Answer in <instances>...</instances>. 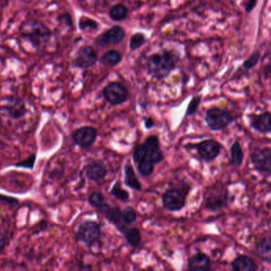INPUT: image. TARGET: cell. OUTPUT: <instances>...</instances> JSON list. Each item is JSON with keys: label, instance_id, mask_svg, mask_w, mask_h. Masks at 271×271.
I'll list each match as a JSON object with an SVG mask.
<instances>
[{"label": "cell", "instance_id": "33", "mask_svg": "<svg viewBox=\"0 0 271 271\" xmlns=\"http://www.w3.org/2000/svg\"><path fill=\"white\" fill-rule=\"evenodd\" d=\"M201 96H194L193 99H191L190 103L188 104V108L186 110V116H191L197 112V108L199 105L201 104Z\"/></svg>", "mask_w": 271, "mask_h": 271}, {"label": "cell", "instance_id": "22", "mask_svg": "<svg viewBox=\"0 0 271 271\" xmlns=\"http://www.w3.org/2000/svg\"><path fill=\"white\" fill-rule=\"evenodd\" d=\"M122 60V55L118 50H111L102 56L101 62L105 66L114 67Z\"/></svg>", "mask_w": 271, "mask_h": 271}, {"label": "cell", "instance_id": "32", "mask_svg": "<svg viewBox=\"0 0 271 271\" xmlns=\"http://www.w3.org/2000/svg\"><path fill=\"white\" fill-rule=\"evenodd\" d=\"M259 59H260V52L259 51H255L250 57L247 60H245L244 62L242 63V68L249 70L258 64Z\"/></svg>", "mask_w": 271, "mask_h": 271}, {"label": "cell", "instance_id": "5", "mask_svg": "<svg viewBox=\"0 0 271 271\" xmlns=\"http://www.w3.org/2000/svg\"><path fill=\"white\" fill-rule=\"evenodd\" d=\"M101 236V228L95 221H85L79 226L76 233L78 241L84 242L88 246H92L99 242Z\"/></svg>", "mask_w": 271, "mask_h": 271}, {"label": "cell", "instance_id": "28", "mask_svg": "<svg viewBox=\"0 0 271 271\" xmlns=\"http://www.w3.org/2000/svg\"><path fill=\"white\" fill-rule=\"evenodd\" d=\"M79 27L82 31H87V30H95L98 29L99 24L97 22H95L93 19L88 18V17L82 16L79 21Z\"/></svg>", "mask_w": 271, "mask_h": 271}, {"label": "cell", "instance_id": "26", "mask_svg": "<svg viewBox=\"0 0 271 271\" xmlns=\"http://www.w3.org/2000/svg\"><path fill=\"white\" fill-rule=\"evenodd\" d=\"M154 166H155V164L151 162L149 158H145L139 163L137 164L139 174H141V176H143V178L151 176L153 173V170H154Z\"/></svg>", "mask_w": 271, "mask_h": 271}, {"label": "cell", "instance_id": "36", "mask_svg": "<svg viewBox=\"0 0 271 271\" xmlns=\"http://www.w3.org/2000/svg\"><path fill=\"white\" fill-rule=\"evenodd\" d=\"M144 123H145L146 128L151 129L154 126V121L153 119L151 117H147V118L144 119Z\"/></svg>", "mask_w": 271, "mask_h": 271}, {"label": "cell", "instance_id": "29", "mask_svg": "<svg viewBox=\"0 0 271 271\" xmlns=\"http://www.w3.org/2000/svg\"><path fill=\"white\" fill-rule=\"evenodd\" d=\"M121 215H122V220L127 226L135 223L137 219L136 211L130 206H127L121 210Z\"/></svg>", "mask_w": 271, "mask_h": 271}, {"label": "cell", "instance_id": "30", "mask_svg": "<svg viewBox=\"0 0 271 271\" xmlns=\"http://www.w3.org/2000/svg\"><path fill=\"white\" fill-rule=\"evenodd\" d=\"M146 43V37L143 33H135L130 39V49L132 51L138 50Z\"/></svg>", "mask_w": 271, "mask_h": 271}, {"label": "cell", "instance_id": "24", "mask_svg": "<svg viewBox=\"0 0 271 271\" xmlns=\"http://www.w3.org/2000/svg\"><path fill=\"white\" fill-rule=\"evenodd\" d=\"M128 10L124 5L116 4L112 6L109 11V16L113 21L120 22L126 19Z\"/></svg>", "mask_w": 271, "mask_h": 271}, {"label": "cell", "instance_id": "7", "mask_svg": "<svg viewBox=\"0 0 271 271\" xmlns=\"http://www.w3.org/2000/svg\"><path fill=\"white\" fill-rule=\"evenodd\" d=\"M103 95L106 101L112 105L116 106L122 104L127 100L129 92L122 84L112 82L104 88Z\"/></svg>", "mask_w": 271, "mask_h": 271}, {"label": "cell", "instance_id": "1", "mask_svg": "<svg viewBox=\"0 0 271 271\" xmlns=\"http://www.w3.org/2000/svg\"><path fill=\"white\" fill-rule=\"evenodd\" d=\"M20 33L22 37L29 41L36 49L46 45L51 37L50 29L37 20L26 22L21 27Z\"/></svg>", "mask_w": 271, "mask_h": 271}, {"label": "cell", "instance_id": "20", "mask_svg": "<svg viewBox=\"0 0 271 271\" xmlns=\"http://www.w3.org/2000/svg\"><path fill=\"white\" fill-rule=\"evenodd\" d=\"M124 181L127 186L130 187L137 192L142 190V184L139 182V178H137L135 170L131 165L127 164L124 168Z\"/></svg>", "mask_w": 271, "mask_h": 271}, {"label": "cell", "instance_id": "9", "mask_svg": "<svg viewBox=\"0 0 271 271\" xmlns=\"http://www.w3.org/2000/svg\"><path fill=\"white\" fill-rule=\"evenodd\" d=\"M197 154L201 160L210 162L215 160L221 152L222 146L214 139H207L195 146Z\"/></svg>", "mask_w": 271, "mask_h": 271}, {"label": "cell", "instance_id": "35", "mask_svg": "<svg viewBox=\"0 0 271 271\" xmlns=\"http://www.w3.org/2000/svg\"><path fill=\"white\" fill-rule=\"evenodd\" d=\"M257 0H248L246 2V6H245V9L247 12H250L252 11L253 9L255 8V6H256Z\"/></svg>", "mask_w": 271, "mask_h": 271}, {"label": "cell", "instance_id": "10", "mask_svg": "<svg viewBox=\"0 0 271 271\" xmlns=\"http://www.w3.org/2000/svg\"><path fill=\"white\" fill-rule=\"evenodd\" d=\"M99 213L104 215L108 221L119 230L121 233H124L127 230V225L125 224L122 219L121 215V209L117 207H112L107 202H104L100 207L96 209Z\"/></svg>", "mask_w": 271, "mask_h": 271}, {"label": "cell", "instance_id": "14", "mask_svg": "<svg viewBox=\"0 0 271 271\" xmlns=\"http://www.w3.org/2000/svg\"><path fill=\"white\" fill-rule=\"evenodd\" d=\"M85 172L89 180L95 182H99L104 180L107 176L108 169L103 162L93 161L86 165L85 167Z\"/></svg>", "mask_w": 271, "mask_h": 271}, {"label": "cell", "instance_id": "6", "mask_svg": "<svg viewBox=\"0 0 271 271\" xmlns=\"http://www.w3.org/2000/svg\"><path fill=\"white\" fill-rule=\"evenodd\" d=\"M228 203V189L224 187L210 188L205 196V208L211 211H219Z\"/></svg>", "mask_w": 271, "mask_h": 271}, {"label": "cell", "instance_id": "15", "mask_svg": "<svg viewBox=\"0 0 271 271\" xmlns=\"http://www.w3.org/2000/svg\"><path fill=\"white\" fill-rule=\"evenodd\" d=\"M271 112H263L262 114L254 115L251 116L250 126L254 130L261 134H270L271 133Z\"/></svg>", "mask_w": 271, "mask_h": 271}, {"label": "cell", "instance_id": "16", "mask_svg": "<svg viewBox=\"0 0 271 271\" xmlns=\"http://www.w3.org/2000/svg\"><path fill=\"white\" fill-rule=\"evenodd\" d=\"M211 267V259L204 253H197L188 259V269L190 271H207Z\"/></svg>", "mask_w": 271, "mask_h": 271}, {"label": "cell", "instance_id": "31", "mask_svg": "<svg viewBox=\"0 0 271 271\" xmlns=\"http://www.w3.org/2000/svg\"><path fill=\"white\" fill-rule=\"evenodd\" d=\"M89 202L91 207L97 209L105 202V198L103 193L100 192H93L91 193L89 197Z\"/></svg>", "mask_w": 271, "mask_h": 271}, {"label": "cell", "instance_id": "4", "mask_svg": "<svg viewBox=\"0 0 271 271\" xmlns=\"http://www.w3.org/2000/svg\"><path fill=\"white\" fill-rule=\"evenodd\" d=\"M189 189L170 188L162 195V205L164 208L170 211H181L186 203L187 194Z\"/></svg>", "mask_w": 271, "mask_h": 271}, {"label": "cell", "instance_id": "17", "mask_svg": "<svg viewBox=\"0 0 271 271\" xmlns=\"http://www.w3.org/2000/svg\"><path fill=\"white\" fill-rule=\"evenodd\" d=\"M255 252L257 256L264 263H271V243L269 237L258 240L255 245Z\"/></svg>", "mask_w": 271, "mask_h": 271}, {"label": "cell", "instance_id": "18", "mask_svg": "<svg viewBox=\"0 0 271 271\" xmlns=\"http://www.w3.org/2000/svg\"><path fill=\"white\" fill-rule=\"evenodd\" d=\"M5 109L8 112L9 116L15 120L22 118L27 112L24 102L19 98H12L11 99H9V103L6 106Z\"/></svg>", "mask_w": 271, "mask_h": 271}, {"label": "cell", "instance_id": "19", "mask_svg": "<svg viewBox=\"0 0 271 271\" xmlns=\"http://www.w3.org/2000/svg\"><path fill=\"white\" fill-rule=\"evenodd\" d=\"M234 271H255L257 266L251 258L246 255H240L232 263Z\"/></svg>", "mask_w": 271, "mask_h": 271}, {"label": "cell", "instance_id": "2", "mask_svg": "<svg viewBox=\"0 0 271 271\" xmlns=\"http://www.w3.org/2000/svg\"><path fill=\"white\" fill-rule=\"evenodd\" d=\"M147 68L152 77L166 78L176 68V58L169 52L153 54L148 58Z\"/></svg>", "mask_w": 271, "mask_h": 271}, {"label": "cell", "instance_id": "37", "mask_svg": "<svg viewBox=\"0 0 271 271\" xmlns=\"http://www.w3.org/2000/svg\"><path fill=\"white\" fill-rule=\"evenodd\" d=\"M6 244V236L0 233V252L4 249Z\"/></svg>", "mask_w": 271, "mask_h": 271}, {"label": "cell", "instance_id": "21", "mask_svg": "<svg viewBox=\"0 0 271 271\" xmlns=\"http://www.w3.org/2000/svg\"><path fill=\"white\" fill-rule=\"evenodd\" d=\"M231 153V163L235 167L242 166L244 159V153L242 151V147L239 142H235L230 149Z\"/></svg>", "mask_w": 271, "mask_h": 271}, {"label": "cell", "instance_id": "27", "mask_svg": "<svg viewBox=\"0 0 271 271\" xmlns=\"http://www.w3.org/2000/svg\"><path fill=\"white\" fill-rule=\"evenodd\" d=\"M148 153H149V151L147 149L145 143H143L142 144L137 145L134 149V151H133V161L137 165V164L143 161V159L148 157Z\"/></svg>", "mask_w": 271, "mask_h": 271}, {"label": "cell", "instance_id": "13", "mask_svg": "<svg viewBox=\"0 0 271 271\" xmlns=\"http://www.w3.org/2000/svg\"><path fill=\"white\" fill-rule=\"evenodd\" d=\"M97 54L91 46L81 47L77 52L75 59V64L81 68H89L93 66L97 61Z\"/></svg>", "mask_w": 271, "mask_h": 271}, {"label": "cell", "instance_id": "8", "mask_svg": "<svg viewBox=\"0 0 271 271\" xmlns=\"http://www.w3.org/2000/svg\"><path fill=\"white\" fill-rule=\"evenodd\" d=\"M250 158L251 163L258 172L262 174H271V148H256L250 153Z\"/></svg>", "mask_w": 271, "mask_h": 271}, {"label": "cell", "instance_id": "11", "mask_svg": "<svg viewBox=\"0 0 271 271\" xmlns=\"http://www.w3.org/2000/svg\"><path fill=\"white\" fill-rule=\"evenodd\" d=\"M126 33L124 30L120 26H115L107 31L102 33L95 40V43L101 47H108V46H116L124 39Z\"/></svg>", "mask_w": 271, "mask_h": 271}, {"label": "cell", "instance_id": "12", "mask_svg": "<svg viewBox=\"0 0 271 271\" xmlns=\"http://www.w3.org/2000/svg\"><path fill=\"white\" fill-rule=\"evenodd\" d=\"M97 130L91 126H83L77 129L73 135L74 143L81 148H89L97 139Z\"/></svg>", "mask_w": 271, "mask_h": 271}, {"label": "cell", "instance_id": "3", "mask_svg": "<svg viewBox=\"0 0 271 271\" xmlns=\"http://www.w3.org/2000/svg\"><path fill=\"white\" fill-rule=\"evenodd\" d=\"M234 121V117L228 111L220 108H210L206 112L205 122L211 130H224Z\"/></svg>", "mask_w": 271, "mask_h": 271}, {"label": "cell", "instance_id": "23", "mask_svg": "<svg viewBox=\"0 0 271 271\" xmlns=\"http://www.w3.org/2000/svg\"><path fill=\"white\" fill-rule=\"evenodd\" d=\"M123 234L126 242L133 248H137L141 244L142 236L139 229L135 228H127Z\"/></svg>", "mask_w": 271, "mask_h": 271}, {"label": "cell", "instance_id": "25", "mask_svg": "<svg viewBox=\"0 0 271 271\" xmlns=\"http://www.w3.org/2000/svg\"><path fill=\"white\" fill-rule=\"evenodd\" d=\"M111 194L121 202H126L130 199V193L128 191L123 189L120 181L115 183L111 190Z\"/></svg>", "mask_w": 271, "mask_h": 271}, {"label": "cell", "instance_id": "34", "mask_svg": "<svg viewBox=\"0 0 271 271\" xmlns=\"http://www.w3.org/2000/svg\"><path fill=\"white\" fill-rule=\"evenodd\" d=\"M34 161H35V156H31L30 157L29 159L25 162H19V164H17L15 165L16 166H21V167L24 168H33V163H34Z\"/></svg>", "mask_w": 271, "mask_h": 271}]
</instances>
